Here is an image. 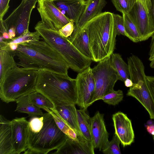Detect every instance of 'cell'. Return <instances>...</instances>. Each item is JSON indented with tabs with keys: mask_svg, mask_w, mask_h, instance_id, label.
I'll use <instances>...</instances> for the list:
<instances>
[{
	"mask_svg": "<svg viewBox=\"0 0 154 154\" xmlns=\"http://www.w3.org/2000/svg\"><path fill=\"white\" fill-rule=\"evenodd\" d=\"M116 10L122 14H128L137 0H112Z\"/></svg>",
	"mask_w": 154,
	"mask_h": 154,
	"instance_id": "obj_28",
	"label": "cell"
},
{
	"mask_svg": "<svg viewBox=\"0 0 154 154\" xmlns=\"http://www.w3.org/2000/svg\"><path fill=\"white\" fill-rule=\"evenodd\" d=\"M26 1H28V0H25Z\"/></svg>",
	"mask_w": 154,
	"mask_h": 154,
	"instance_id": "obj_46",
	"label": "cell"
},
{
	"mask_svg": "<svg viewBox=\"0 0 154 154\" xmlns=\"http://www.w3.org/2000/svg\"><path fill=\"white\" fill-rule=\"evenodd\" d=\"M84 26L88 29L92 61L99 62L110 57L115 49L117 35L112 13L102 12Z\"/></svg>",
	"mask_w": 154,
	"mask_h": 154,
	"instance_id": "obj_2",
	"label": "cell"
},
{
	"mask_svg": "<svg viewBox=\"0 0 154 154\" xmlns=\"http://www.w3.org/2000/svg\"><path fill=\"white\" fill-rule=\"evenodd\" d=\"M17 107L15 110L18 112L27 114L31 117L42 116L43 113L40 108L37 107L29 101L28 95L22 96L15 101Z\"/></svg>",
	"mask_w": 154,
	"mask_h": 154,
	"instance_id": "obj_22",
	"label": "cell"
},
{
	"mask_svg": "<svg viewBox=\"0 0 154 154\" xmlns=\"http://www.w3.org/2000/svg\"><path fill=\"white\" fill-rule=\"evenodd\" d=\"M68 38L73 45L82 54L92 60L88 29L85 26L79 31L73 32Z\"/></svg>",
	"mask_w": 154,
	"mask_h": 154,
	"instance_id": "obj_18",
	"label": "cell"
},
{
	"mask_svg": "<svg viewBox=\"0 0 154 154\" xmlns=\"http://www.w3.org/2000/svg\"><path fill=\"white\" fill-rule=\"evenodd\" d=\"M18 66L38 71L68 74L69 67L62 57L44 41H32L18 44L14 51Z\"/></svg>",
	"mask_w": 154,
	"mask_h": 154,
	"instance_id": "obj_1",
	"label": "cell"
},
{
	"mask_svg": "<svg viewBox=\"0 0 154 154\" xmlns=\"http://www.w3.org/2000/svg\"><path fill=\"white\" fill-rule=\"evenodd\" d=\"M44 125L38 132L29 131L27 149L24 154H46L58 149L68 137L58 128L51 115L43 114Z\"/></svg>",
	"mask_w": 154,
	"mask_h": 154,
	"instance_id": "obj_6",
	"label": "cell"
},
{
	"mask_svg": "<svg viewBox=\"0 0 154 154\" xmlns=\"http://www.w3.org/2000/svg\"><path fill=\"white\" fill-rule=\"evenodd\" d=\"M137 1L141 3L144 6L149 13L151 5V0H137Z\"/></svg>",
	"mask_w": 154,
	"mask_h": 154,
	"instance_id": "obj_39",
	"label": "cell"
},
{
	"mask_svg": "<svg viewBox=\"0 0 154 154\" xmlns=\"http://www.w3.org/2000/svg\"><path fill=\"white\" fill-rule=\"evenodd\" d=\"M38 1L22 0L19 5L6 19L3 20V24L6 31L8 32L11 28L14 29L16 33L15 38L29 31V27L31 14Z\"/></svg>",
	"mask_w": 154,
	"mask_h": 154,
	"instance_id": "obj_8",
	"label": "cell"
},
{
	"mask_svg": "<svg viewBox=\"0 0 154 154\" xmlns=\"http://www.w3.org/2000/svg\"><path fill=\"white\" fill-rule=\"evenodd\" d=\"M128 14L138 30L141 41L146 40L152 36L154 29L148 12L141 3L137 1Z\"/></svg>",
	"mask_w": 154,
	"mask_h": 154,
	"instance_id": "obj_12",
	"label": "cell"
},
{
	"mask_svg": "<svg viewBox=\"0 0 154 154\" xmlns=\"http://www.w3.org/2000/svg\"><path fill=\"white\" fill-rule=\"evenodd\" d=\"M92 71L95 88L91 105L113 91L116 82L119 80L118 74L111 64L110 57L99 62L92 68Z\"/></svg>",
	"mask_w": 154,
	"mask_h": 154,
	"instance_id": "obj_7",
	"label": "cell"
},
{
	"mask_svg": "<svg viewBox=\"0 0 154 154\" xmlns=\"http://www.w3.org/2000/svg\"><path fill=\"white\" fill-rule=\"evenodd\" d=\"M153 140H154V135H153Z\"/></svg>",
	"mask_w": 154,
	"mask_h": 154,
	"instance_id": "obj_45",
	"label": "cell"
},
{
	"mask_svg": "<svg viewBox=\"0 0 154 154\" xmlns=\"http://www.w3.org/2000/svg\"><path fill=\"white\" fill-rule=\"evenodd\" d=\"M124 84L125 86L127 87H130L132 86L133 83L131 80L130 78L126 79L124 82Z\"/></svg>",
	"mask_w": 154,
	"mask_h": 154,
	"instance_id": "obj_41",
	"label": "cell"
},
{
	"mask_svg": "<svg viewBox=\"0 0 154 154\" xmlns=\"http://www.w3.org/2000/svg\"><path fill=\"white\" fill-rule=\"evenodd\" d=\"M123 97V93L122 90L115 91L114 90L103 96L101 100L109 105L115 106L122 100Z\"/></svg>",
	"mask_w": 154,
	"mask_h": 154,
	"instance_id": "obj_29",
	"label": "cell"
},
{
	"mask_svg": "<svg viewBox=\"0 0 154 154\" xmlns=\"http://www.w3.org/2000/svg\"><path fill=\"white\" fill-rule=\"evenodd\" d=\"M146 79L148 88L154 99V76L146 75Z\"/></svg>",
	"mask_w": 154,
	"mask_h": 154,
	"instance_id": "obj_36",
	"label": "cell"
},
{
	"mask_svg": "<svg viewBox=\"0 0 154 154\" xmlns=\"http://www.w3.org/2000/svg\"><path fill=\"white\" fill-rule=\"evenodd\" d=\"M94 149L91 141L78 135L76 140L68 137L63 144L53 153L94 154Z\"/></svg>",
	"mask_w": 154,
	"mask_h": 154,
	"instance_id": "obj_15",
	"label": "cell"
},
{
	"mask_svg": "<svg viewBox=\"0 0 154 154\" xmlns=\"http://www.w3.org/2000/svg\"><path fill=\"white\" fill-rule=\"evenodd\" d=\"M55 106V109L52 111L57 113L78 135H82L79 128L77 109L75 104L56 105Z\"/></svg>",
	"mask_w": 154,
	"mask_h": 154,
	"instance_id": "obj_20",
	"label": "cell"
},
{
	"mask_svg": "<svg viewBox=\"0 0 154 154\" xmlns=\"http://www.w3.org/2000/svg\"><path fill=\"white\" fill-rule=\"evenodd\" d=\"M37 10L42 22L47 26L57 30L72 21L64 14L54 2L38 0Z\"/></svg>",
	"mask_w": 154,
	"mask_h": 154,
	"instance_id": "obj_10",
	"label": "cell"
},
{
	"mask_svg": "<svg viewBox=\"0 0 154 154\" xmlns=\"http://www.w3.org/2000/svg\"><path fill=\"white\" fill-rule=\"evenodd\" d=\"M151 5L149 15L152 25L154 29V0H151Z\"/></svg>",
	"mask_w": 154,
	"mask_h": 154,
	"instance_id": "obj_37",
	"label": "cell"
},
{
	"mask_svg": "<svg viewBox=\"0 0 154 154\" xmlns=\"http://www.w3.org/2000/svg\"><path fill=\"white\" fill-rule=\"evenodd\" d=\"M14 51L8 49H0V83L3 81L7 72L17 65L14 60Z\"/></svg>",
	"mask_w": 154,
	"mask_h": 154,
	"instance_id": "obj_21",
	"label": "cell"
},
{
	"mask_svg": "<svg viewBox=\"0 0 154 154\" xmlns=\"http://www.w3.org/2000/svg\"><path fill=\"white\" fill-rule=\"evenodd\" d=\"M51 2H55L59 1H69L72 0H47Z\"/></svg>",
	"mask_w": 154,
	"mask_h": 154,
	"instance_id": "obj_44",
	"label": "cell"
},
{
	"mask_svg": "<svg viewBox=\"0 0 154 154\" xmlns=\"http://www.w3.org/2000/svg\"><path fill=\"white\" fill-rule=\"evenodd\" d=\"M0 154H13L11 121L0 115Z\"/></svg>",
	"mask_w": 154,
	"mask_h": 154,
	"instance_id": "obj_19",
	"label": "cell"
},
{
	"mask_svg": "<svg viewBox=\"0 0 154 154\" xmlns=\"http://www.w3.org/2000/svg\"><path fill=\"white\" fill-rule=\"evenodd\" d=\"M43 109L51 115L58 128L69 138L75 140H78V135L57 113L48 109Z\"/></svg>",
	"mask_w": 154,
	"mask_h": 154,
	"instance_id": "obj_25",
	"label": "cell"
},
{
	"mask_svg": "<svg viewBox=\"0 0 154 154\" xmlns=\"http://www.w3.org/2000/svg\"><path fill=\"white\" fill-rule=\"evenodd\" d=\"M28 96L30 102L40 109L47 108L52 111L55 109L54 103L45 95L37 91H34Z\"/></svg>",
	"mask_w": 154,
	"mask_h": 154,
	"instance_id": "obj_26",
	"label": "cell"
},
{
	"mask_svg": "<svg viewBox=\"0 0 154 154\" xmlns=\"http://www.w3.org/2000/svg\"><path fill=\"white\" fill-rule=\"evenodd\" d=\"M86 110L87 109L85 108L77 109L78 122L82 135L85 139L92 142L91 118L87 112Z\"/></svg>",
	"mask_w": 154,
	"mask_h": 154,
	"instance_id": "obj_23",
	"label": "cell"
},
{
	"mask_svg": "<svg viewBox=\"0 0 154 154\" xmlns=\"http://www.w3.org/2000/svg\"><path fill=\"white\" fill-rule=\"evenodd\" d=\"M112 16L114 28L117 35H122L126 36L123 16L113 13Z\"/></svg>",
	"mask_w": 154,
	"mask_h": 154,
	"instance_id": "obj_32",
	"label": "cell"
},
{
	"mask_svg": "<svg viewBox=\"0 0 154 154\" xmlns=\"http://www.w3.org/2000/svg\"><path fill=\"white\" fill-rule=\"evenodd\" d=\"M13 154H19L27 149L29 122L24 117L11 120Z\"/></svg>",
	"mask_w": 154,
	"mask_h": 154,
	"instance_id": "obj_11",
	"label": "cell"
},
{
	"mask_svg": "<svg viewBox=\"0 0 154 154\" xmlns=\"http://www.w3.org/2000/svg\"><path fill=\"white\" fill-rule=\"evenodd\" d=\"M76 104L81 108L91 106L95 88L94 78L90 66L78 73L76 78Z\"/></svg>",
	"mask_w": 154,
	"mask_h": 154,
	"instance_id": "obj_9",
	"label": "cell"
},
{
	"mask_svg": "<svg viewBox=\"0 0 154 154\" xmlns=\"http://www.w3.org/2000/svg\"><path fill=\"white\" fill-rule=\"evenodd\" d=\"M35 89L55 105L76 104L75 79L71 78L68 74L38 71Z\"/></svg>",
	"mask_w": 154,
	"mask_h": 154,
	"instance_id": "obj_3",
	"label": "cell"
},
{
	"mask_svg": "<svg viewBox=\"0 0 154 154\" xmlns=\"http://www.w3.org/2000/svg\"><path fill=\"white\" fill-rule=\"evenodd\" d=\"M83 12L77 24L75 25L73 32L79 31L87 22L101 14L107 4L106 0H87Z\"/></svg>",
	"mask_w": 154,
	"mask_h": 154,
	"instance_id": "obj_17",
	"label": "cell"
},
{
	"mask_svg": "<svg viewBox=\"0 0 154 154\" xmlns=\"http://www.w3.org/2000/svg\"><path fill=\"white\" fill-rule=\"evenodd\" d=\"M146 128L147 131L150 134L154 135V125H147Z\"/></svg>",
	"mask_w": 154,
	"mask_h": 154,
	"instance_id": "obj_40",
	"label": "cell"
},
{
	"mask_svg": "<svg viewBox=\"0 0 154 154\" xmlns=\"http://www.w3.org/2000/svg\"><path fill=\"white\" fill-rule=\"evenodd\" d=\"M28 122L29 131L35 133L39 132L43 125V117L42 116L41 117H32Z\"/></svg>",
	"mask_w": 154,
	"mask_h": 154,
	"instance_id": "obj_33",
	"label": "cell"
},
{
	"mask_svg": "<svg viewBox=\"0 0 154 154\" xmlns=\"http://www.w3.org/2000/svg\"><path fill=\"white\" fill-rule=\"evenodd\" d=\"M150 66L152 68H154V59L151 61L150 64Z\"/></svg>",
	"mask_w": 154,
	"mask_h": 154,
	"instance_id": "obj_43",
	"label": "cell"
},
{
	"mask_svg": "<svg viewBox=\"0 0 154 154\" xmlns=\"http://www.w3.org/2000/svg\"><path fill=\"white\" fill-rule=\"evenodd\" d=\"M111 64L116 72L119 80L124 82L127 78H130L129 66L118 53H113L110 56Z\"/></svg>",
	"mask_w": 154,
	"mask_h": 154,
	"instance_id": "obj_24",
	"label": "cell"
},
{
	"mask_svg": "<svg viewBox=\"0 0 154 154\" xmlns=\"http://www.w3.org/2000/svg\"><path fill=\"white\" fill-rule=\"evenodd\" d=\"M115 134L119 139L124 147L130 145L134 141V134L131 120L126 114L118 112L112 115Z\"/></svg>",
	"mask_w": 154,
	"mask_h": 154,
	"instance_id": "obj_13",
	"label": "cell"
},
{
	"mask_svg": "<svg viewBox=\"0 0 154 154\" xmlns=\"http://www.w3.org/2000/svg\"><path fill=\"white\" fill-rule=\"evenodd\" d=\"M34 28L43 40L62 57L72 70L79 73L90 66L93 61L82 54L68 38L61 35L58 30L49 27L41 21L37 23Z\"/></svg>",
	"mask_w": 154,
	"mask_h": 154,
	"instance_id": "obj_4",
	"label": "cell"
},
{
	"mask_svg": "<svg viewBox=\"0 0 154 154\" xmlns=\"http://www.w3.org/2000/svg\"><path fill=\"white\" fill-rule=\"evenodd\" d=\"M121 141L116 135L115 134L105 149L102 151L105 154H121L119 145Z\"/></svg>",
	"mask_w": 154,
	"mask_h": 154,
	"instance_id": "obj_31",
	"label": "cell"
},
{
	"mask_svg": "<svg viewBox=\"0 0 154 154\" xmlns=\"http://www.w3.org/2000/svg\"><path fill=\"white\" fill-rule=\"evenodd\" d=\"M75 23L73 21L68 23L58 31L62 36L66 38L70 36L73 33L75 29Z\"/></svg>",
	"mask_w": 154,
	"mask_h": 154,
	"instance_id": "obj_34",
	"label": "cell"
},
{
	"mask_svg": "<svg viewBox=\"0 0 154 154\" xmlns=\"http://www.w3.org/2000/svg\"><path fill=\"white\" fill-rule=\"evenodd\" d=\"M40 37L39 33L36 31L33 32L29 31L20 36L12 39L8 40L7 44L11 43L19 44L29 41L39 40Z\"/></svg>",
	"mask_w": 154,
	"mask_h": 154,
	"instance_id": "obj_30",
	"label": "cell"
},
{
	"mask_svg": "<svg viewBox=\"0 0 154 154\" xmlns=\"http://www.w3.org/2000/svg\"><path fill=\"white\" fill-rule=\"evenodd\" d=\"M91 132L92 142L94 149L102 151L105 149L109 141L103 114L97 111L91 118Z\"/></svg>",
	"mask_w": 154,
	"mask_h": 154,
	"instance_id": "obj_14",
	"label": "cell"
},
{
	"mask_svg": "<svg viewBox=\"0 0 154 154\" xmlns=\"http://www.w3.org/2000/svg\"><path fill=\"white\" fill-rule=\"evenodd\" d=\"M126 36L134 42H141L140 37L138 30L128 14H122Z\"/></svg>",
	"mask_w": 154,
	"mask_h": 154,
	"instance_id": "obj_27",
	"label": "cell"
},
{
	"mask_svg": "<svg viewBox=\"0 0 154 154\" xmlns=\"http://www.w3.org/2000/svg\"><path fill=\"white\" fill-rule=\"evenodd\" d=\"M61 11L69 19L74 22L75 25L78 23L85 9L86 0H72L54 2Z\"/></svg>",
	"mask_w": 154,
	"mask_h": 154,
	"instance_id": "obj_16",
	"label": "cell"
},
{
	"mask_svg": "<svg viewBox=\"0 0 154 154\" xmlns=\"http://www.w3.org/2000/svg\"><path fill=\"white\" fill-rule=\"evenodd\" d=\"M0 20L3 19L9 8L10 0H0Z\"/></svg>",
	"mask_w": 154,
	"mask_h": 154,
	"instance_id": "obj_35",
	"label": "cell"
},
{
	"mask_svg": "<svg viewBox=\"0 0 154 154\" xmlns=\"http://www.w3.org/2000/svg\"><path fill=\"white\" fill-rule=\"evenodd\" d=\"M18 66L8 70L0 83V97L7 103L35 91L38 71Z\"/></svg>",
	"mask_w": 154,
	"mask_h": 154,
	"instance_id": "obj_5",
	"label": "cell"
},
{
	"mask_svg": "<svg viewBox=\"0 0 154 154\" xmlns=\"http://www.w3.org/2000/svg\"><path fill=\"white\" fill-rule=\"evenodd\" d=\"M149 60L151 61L154 59V34L152 36V39L149 53Z\"/></svg>",
	"mask_w": 154,
	"mask_h": 154,
	"instance_id": "obj_38",
	"label": "cell"
},
{
	"mask_svg": "<svg viewBox=\"0 0 154 154\" xmlns=\"http://www.w3.org/2000/svg\"><path fill=\"white\" fill-rule=\"evenodd\" d=\"M147 125H154V122L151 120H149L147 122Z\"/></svg>",
	"mask_w": 154,
	"mask_h": 154,
	"instance_id": "obj_42",
	"label": "cell"
}]
</instances>
